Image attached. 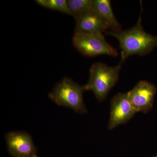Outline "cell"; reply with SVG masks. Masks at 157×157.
<instances>
[{
  "label": "cell",
  "mask_w": 157,
  "mask_h": 157,
  "mask_svg": "<svg viewBox=\"0 0 157 157\" xmlns=\"http://www.w3.org/2000/svg\"><path fill=\"white\" fill-rule=\"evenodd\" d=\"M73 43L75 48L85 56L107 55L116 57L118 55L117 49L107 42L103 33H75Z\"/></svg>",
  "instance_id": "277c9868"
},
{
  "label": "cell",
  "mask_w": 157,
  "mask_h": 157,
  "mask_svg": "<svg viewBox=\"0 0 157 157\" xmlns=\"http://www.w3.org/2000/svg\"><path fill=\"white\" fill-rule=\"evenodd\" d=\"M36 2L44 8L71 15L66 0H36Z\"/></svg>",
  "instance_id": "8fae6325"
},
{
  "label": "cell",
  "mask_w": 157,
  "mask_h": 157,
  "mask_svg": "<svg viewBox=\"0 0 157 157\" xmlns=\"http://www.w3.org/2000/svg\"><path fill=\"white\" fill-rule=\"evenodd\" d=\"M121 68V63L113 67L100 62L93 64L89 81L83 86L85 90L92 91L98 101H104L118 80Z\"/></svg>",
  "instance_id": "7a4b0ae2"
},
{
  "label": "cell",
  "mask_w": 157,
  "mask_h": 157,
  "mask_svg": "<svg viewBox=\"0 0 157 157\" xmlns=\"http://www.w3.org/2000/svg\"><path fill=\"white\" fill-rule=\"evenodd\" d=\"M75 19V33H103L109 29L107 22L92 10Z\"/></svg>",
  "instance_id": "ba28073f"
},
{
  "label": "cell",
  "mask_w": 157,
  "mask_h": 157,
  "mask_svg": "<svg viewBox=\"0 0 157 157\" xmlns=\"http://www.w3.org/2000/svg\"><path fill=\"white\" fill-rule=\"evenodd\" d=\"M67 2L70 14L75 19L92 9V0H67Z\"/></svg>",
  "instance_id": "30bf717a"
},
{
  "label": "cell",
  "mask_w": 157,
  "mask_h": 157,
  "mask_svg": "<svg viewBox=\"0 0 157 157\" xmlns=\"http://www.w3.org/2000/svg\"><path fill=\"white\" fill-rule=\"evenodd\" d=\"M137 113L129 100L128 94L118 93L110 102L108 128L111 130L119 125L126 123Z\"/></svg>",
  "instance_id": "8992f818"
},
{
  "label": "cell",
  "mask_w": 157,
  "mask_h": 157,
  "mask_svg": "<svg viewBox=\"0 0 157 157\" xmlns=\"http://www.w3.org/2000/svg\"><path fill=\"white\" fill-rule=\"evenodd\" d=\"M84 91L83 86L65 77L56 85L48 97L59 106L71 108L77 113H86L87 110L83 99Z\"/></svg>",
  "instance_id": "3957f363"
},
{
  "label": "cell",
  "mask_w": 157,
  "mask_h": 157,
  "mask_svg": "<svg viewBox=\"0 0 157 157\" xmlns=\"http://www.w3.org/2000/svg\"><path fill=\"white\" fill-rule=\"evenodd\" d=\"M92 10L107 22L113 32L121 30V26L113 13L109 0H92Z\"/></svg>",
  "instance_id": "9c48e42d"
},
{
  "label": "cell",
  "mask_w": 157,
  "mask_h": 157,
  "mask_svg": "<svg viewBox=\"0 0 157 157\" xmlns=\"http://www.w3.org/2000/svg\"><path fill=\"white\" fill-rule=\"evenodd\" d=\"M140 15L135 26L126 30L109 31L106 33L118 40L121 50V62L130 56L147 54L157 46V36L147 33L144 29Z\"/></svg>",
  "instance_id": "6da1fadb"
},
{
  "label": "cell",
  "mask_w": 157,
  "mask_h": 157,
  "mask_svg": "<svg viewBox=\"0 0 157 157\" xmlns=\"http://www.w3.org/2000/svg\"><path fill=\"white\" fill-rule=\"evenodd\" d=\"M156 91L157 88L154 84L141 80L127 94L136 111L147 113L152 108Z\"/></svg>",
  "instance_id": "52a82bcc"
},
{
  "label": "cell",
  "mask_w": 157,
  "mask_h": 157,
  "mask_svg": "<svg viewBox=\"0 0 157 157\" xmlns=\"http://www.w3.org/2000/svg\"><path fill=\"white\" fill-rule=\"evenodd\" d=\"M153 157H157V155Z\"/></svg>",
  "instance_id": "7c38bea8"
},
{
  "label": "cell",
  "mask_w": 157,
  "mask_h": 157,
  "mask_svg": "<svg viewBox=\"0 0 157 157\" xmlns=\"http://www.w3.org/2000/svg\"><path fill=\"white\" fill-rule=\"evenodd\" d=\"M9 153L13 157H38L32 136L25 132H12L6 135Z\"/></svg>",
  "instance_id": "5b68a950"
}]
</instances>
